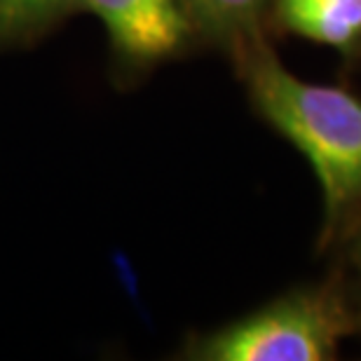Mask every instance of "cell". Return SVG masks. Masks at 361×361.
<instances>
[{"label": "cell", "mask_w": 361, "mask_h": 361, "mask_svg": "<svg viewBox=\"0 0 361 361\" xmlns=\"http://www.w3.org/2000/svg\"><path fill=\"white\" fill-rule=\"evenodd\" d=\"M235 63L258 115L312 167L331 235L361 207V101L341 87L300 80L265 38Z\"/></svg>", "instance_id": "1"}, {"label": "cell", "mask_w": 361, "mask_h": 361, "mask_svg": "<svg viewBox=\"0 0 361 361\" xmlns=\"http://www.w3.org/2000/svg\"><path fill=\"white\" fill-rule=\"evenodd\" d=\"M355 305L331 286H302L254 312L195 336L183 348L192 361H331L357 331Z\"/></svg>", "instance_id": "2"}, {"label": "cell", "mask_w": 361, "mask_h": 361, "mask_svg": "<svg viewBox=\"0 0 361 361\" xmlns=\"http://www.w3.org/2000/svg\"><path fill=\"white\" fill-rule=\"evenodd\" d=\"M106 28L113 63L125 73L174 59L192 38L176 0H82Z\"/></svg>", "instance_id": "3"}, {"label": "cell", "mask_w": 361, "mask_h": 361, "mask_svg": "<svg viewBox=\"0 0 361 361\" xmlns=\"http://www.w3.org/2000/svg\"><path fill=\"white\" fill-rule=\"evenodd\" d=\"M270 17L281 31L336 52L361 49V0H270Z\"/></svg>", "instance_id": "4"}, {"label": "cell", "mask_w": 361, "mask_h": 361, "mask_svg": "<svg viewBox=\"0 0 361 361\" xmlns=\"http://www.w3.org/2000/svg\"><path fill=\"white\" fill-rule=\"evenodd\" d=\"M192 35L221 47L237 61L261 42L270 0H176Z\"/></svg>", "instance_id": "5"}, {"label": "cell", "mask_w": 361, "mask_h": 361, "mask_svg": "<svg viewBox=\"0 0 361 361\" xmlns=\"http://www.w3.org/2000/svg\"><path fill=\"white\" fill-rule=\"evenodd\" d=\"M80 12L82 0H0V52L33 45Z\"/></svg>", "instance_id": "6"}, {"label": "cell", "mask_w": 361, "mask_h": 361, "mask_svg": "<svg viewBox=\"0 0 361 361\" xmlns=\"http://www.w3.org/2000/svg\"><path fill=\"white\" fill-rule=\"evenodd\" d=\"M357 216V226L355 233H352V244H350V263L352 270H355V279H357V288H359V322H361V207L355 212Z\"/></svg>", "instance_id": "7"}]
</instances>
